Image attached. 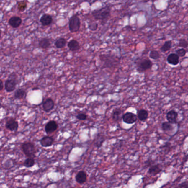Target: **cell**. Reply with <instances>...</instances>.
<instances>
[{"label":"cell","instance_id":"cell-1","mask_svg":"<svg viewBox=\"0 0 188 188\" xmlns=\"http://www.w3.org/2000/svg\"><path fill=\"white\" fill-rule=\"evenodd\" d=\"M92 16L96 20H99L103 22L108 21L111 14V9L109 6L106 5L104 7L96 10H93L91 12Z\"/></svg>","mask_w":188,"mask_h":188},{"label":"cell","instance_id":"cell-2","mask_svg":"<svg viewBox=\"0 0 188 188\" xmlns=\"http://www.w3.org/2000/svg\"><path fill=\"white\" fill-rule=\"evenodd\" d=\"M135 63L136 70L140 73L150 70L153 66L152 62L147 58H138L135 61Z\"/></svg>","mask_w":188,"mask_h":188},{"label":"cell","instance_id":"cell-3","mask_svg":"<svg viewBox=\"0 0 188 188\" xmlns=\"http://www.w3.org/2000/svg\"><path fill=\"white\" fill-rule=\"evenodd\" d=\"M21 149L27 158H34L37 153V148L33 143L25 142L21 146Z\"/></svg>","mask_w":188,"mask_h":188},{"label":"cell","instance_id":"cell-4","mask_svg":"<svg viewBox=\"0 0 188 188\" xmlns=\"http://www.w3.org/2000/svg\"><path fill=\"white\" fill-rule=\"evenodd\" d=\"M101 61L104 63L103 66L104 68L113 67V66L117 65L119 63V59L114 55L109 54L103 55L100 56Z\"/></svg>","mask_w":188,"mask_h":188},{"label":"cell","instance_id":"cell-5","mask_svg":"<svg viewBox=\"0 0 188 188\" xmlns=\"http://www.w3.org/2000/svg\"><path fill=\"white\" fill-rule=\"evenodd\" d=\"M69 30L71 33H76L79 32L81 27V20L77 14L72 16L68 22Z\"/></svg>","mask_w":188,"mask_h":188},{"label":"cell","instance_id":"cell-6","mask_svg":"<svg viewBox=\"0 0 188 188\" xmlns=\"http://www.w3.org/2000/svg\"><path fill=\"white\" fill-rule=\"evenodd\" d=\"M17 84V76L12 74L5 82V89L7 92H12L15 89Z\"/></svg>","mask_w":188,"mask_h":188},{"label":"cell","instance_id":"cell-7","mask_svg":"<svg viewBox=\"0 0 188 188\" xmlns=\"http://www.w3.org/2000/svg\"><path fill=\"white\" fill-rule=\"evenodd\" d=\"M122 121L127 124H133L138 120L137 115L131 112H126L122 116Z\"/></svg>","mask_w":188,"mask_h":188},{"label":"cell","instance_id":"cell-8","mask_svg":"<svg viewBox=\"0 0 188 188\" xmlns=\"http://www.w3.org/2000/svg\"><path fill=\"white\" fill-rule=\"evenodd\" d=\"M178 117V113L174 110L169 111L166 114V119L168 122L171 124H176L177 123V119Z\"/></svg>","mask_w":188,"mask_h":188},{"label":"cell","instance_id":"cell-9","mask_svg":"<svg viewBox=\"0 0 188 188\" xmlns=\"http://www.w3.org/2000/svg\"><path fill=\"white\" fill-rule=\"evenodd\" d=\"M58 128V123L54 120L49 121L45 126V131L47 134L54 133Z\"/></svg>","mask_w":188,"mask_h":188},{"label":"cell","instance_id":"cell-10","mask_svg":"<svg viewBox=\"0 0 188 188\" xmlns=\"http://www.w3.org/2000/svg\"><path fill=\"white\" fill-rule=\"evenodd\" d=\"M55 107L54 101L51 98H47L44 100L42 104L43 110L46 112L49 113L54 109Z\"/></svg>","mask_w":188,"mask_h":188},{"label":"cell","instance_id":"cell-11","mask_svg":"<svg viewBox=\"0 0 188 188\" xmlns=\"http://www.w3.org/2000/svg\"><path fill=\"white\" fill-rule=\"evenodd\" d=\"M6 127L11 131H16L18 129V122L14 119L11 118L6 122Z\"/></svg>","mask_w":188,"mask_h":188},{"label":"cell","instance_id":"cell-12","mask_svg":"<svg viewBox=\"0 0 188 188\" xmlns=\"http://www.w3.org/2000/svg\"><path fill=\"white\" fill-rule=\"evenodd\" d=\"M54 142V139L52 137L49 136H44L42 139H40V143L42 146L44 147H48L51 146Z\"/></svg>","mask_w":188,"mask_h":188},{"label":"cell","instance_id":"cell-13","mask_svg":"<svg viewBox=\"0 0 188 188\" xmlns=\"http://www.w3.org/2000/svg\"><path fill=\"white\" fill-rule=\"evenodd\" d=\"M87 173L84 171H79L75 176L76 182L79 184H83L87 181Z\"/></svg>","mask_w":188,"mask_h":188},{"label":"cell","instance_id":"cell-14","mask_svg":"<svg viewBox=\"0 0 188 188\" xmlns=\"http://www.w3.org/2000/svg\"><path fill=\"white\" fill-rule=\"evenodd\" d=\"M22 20L21 18L18 16H13L9 19V24L14 28H18L21 25Z\"/></svg>","mask_w":188,"mask_h":188},{"label":"cell","instance_id":"cell-15","mask_svg":"<svg viewBox=\"0 0 188 188\" xmlns=\"http://www.w3.org/2000/svg\"><path fill=\"white\" fill-rule=\"evenodd\" d=\"M167 61L169 64L176 66L179 63V57L175 53H171L168 55Z\"/></svg>","mask_w":188,"mask_h":188},{"label":"cell","instance_id":"cell-16","mask_svg":"<svg viewBox=\"0 0 188 188\" xmlns=\"http://www.w3.org/2000/svg\"><path fill=\"white\" fill-rule=\"evenodd\" d=\"M162 171V168L159 164H153L149 168L148 173L152 176H155L159 174Z\"/></svg>","mask_w":188,"mask_h":188},{"label":"cell","instance_id":"cell-17","mask_svg":"<svg viewBox=\"0 0 188 188\" xmlns=\"http://www.w3.org/2000/svg\"><path fill=\"white\" fill-rule=\"evenodd\" d=\"M53 22V18L48 14H44L40 19V22L43 26L50 25Z\"/></svg>","mask_w":188,"mask_h":188},{"label":"cell","instance_id":"cell-18","mask_svg":"<svg viewBox=\"0 0 188 188\" xmlns=\"http://www.w3.org/2000/svg\"><path fill=\"white\" fill-rule=\"evenodd\" d=\"M67 47L71 51H76L80 49L79 42L75 39H72L67 44Z\"/></svg>","mask_w":188,"mask_h":188},{"label":"cell","instance_id":"cell-19","mask_svg":"<svg viewBox=\"0 0 188 188\" xmlns=\"http://www.w3.org/2000/svg\"><path fill=\"white\" fill-rule=\"evenodd\" d=\"M137 117L141 121H145L148 117V113L145 109H140L138 111Z\"/></svg>","mask_w":188,"mask_h":188},{"label":"cell","instance_id":"cell-20","mask_svg":"<svg viewBox=\"0 0 188 188\" xmlns=\"http://www.w3.org/2000/svg\"><path fill=\"white\" fill-rule=\"evenodd\" d=\"M122 111L120 109H115L113 110L112 114V117L113 121L117 122L119 121L122 119Z\"/></svg>","mask_w":188,"mask_h":188},{"label":"cell","instance_id":"cell-21","mask_svg":"<svg viewBox=\"0 0 188 188\" xmlns=\"http://www.w3.org/2000/svg\"><path fill=\"white\" fill-rule=\"evenodd\" d=\"M161 127H162V129L163 131L165 133H167L172 132L174 129L173 125L168 122V121L163 122L161 125Z\"/></svg>","mask_w":188,"mask_h":188},{"label":"cell","instance_id":"cell-22","mask_svg":"<svg viewBox=\"0 0 188 188\" xmlns=\"http://www.w3.org/2000/svg\"><path fill=\"white\" fill-rule=\"evenodd\" d=\"M50 45L51 42L48 38H42L39 42V46L42 49H48Z\"/></svg>","mask_w":188,"mask_h":188},{"label":"cell","instance_id":"cell-23","mask_svg":"<svg viewBox=\"0 0 188 188\" xmlns=\"http://www.w3.org/2000/svg\"><path fill=\"white\" fill-rule=\"evenodd\" d=\"M26 96V92L23 88H19L14 92V97L16 99H21L24 98Z\"/></svg>","mask_w":188,"mask_h":188},{"label":"cell","instance_id":"cell-24","mask_svg":"<svg viewBox=\"0 0 188 188\" xmlns=\"http://www.w3.org/2000/svg\"><path fill=\"white\" fill-rule=\"evenodd\" d=\"M67 41L63 38H60L58 39L55 42V45L58 49H61L66 45Z\"/></svg>","mask_w":188,"mask_h":188},{"label":"cell","instance_id":"cell-25","mask_svg":"<svg viewBox=\"0 0 188 188\" xmlns=\"http://www.w3.org/2000/svg\"><path fill=\"white\" fill-rule=\"evenodd\" d=\"M171 46H172V42H171V40L166 41L164 43L163 45L161 47L160 50L162 53H166V52L171 50Z\"/></svg>","mask_w":188,"mask_h":188},{"label":"cell","instance_id":"cell-26","mask_svg":"<svg viewBox=\"0 0 188 188\" xmlns=\"http://www.w3.org/2000/svg\"><path fill=\"white\" fill-rule=\"evenodd\" d=\"M34 164H35V160L33 158H27L23 163L24 166L27 168L32 167Z\"/></svg>","mask_w":188,"mask_h":188},{"label":"cell","instance_id":"cell-27","mask_svg":"<svg viewBox=\"0 0 188 188\" xmlns=\"http://www.w3.org/2000/svg\"><path fill=\"white\" fill-rule=\"evenodd\" d=\"M161 55L159 54L158 51L156 50H152L151 51L149 55V57L151 59L153 60H158L160 58Z\"/></svg>","mask_w":188,"mask_h":188},{"label":"cell","instance_id":"cell-28","mask_svg":"<svg viewBox=\"0 0 188 188\" xmlns=\"http://www.w3.org/2000/svg\"><path fill=\"white\" fill-rule=\"evenodd\" d=\"M187 50L183 48L178 49L176 51V54L179 57H184L187 54Z\"/></svg>","mask_w":188,"mask_h":188},{"label":"cell","instance_id":"cell-29","mask_svg":"<svg viewBox=\"0 0 188 188\" xmlns=\"http://www.w3.org/2000/svg\"><path fill=\"white\" fill-rule=\"evenodd\" d=\"M188 42L184 39H180L179 41V44H178V46L181 47L182 48H187L188 47Z\"/></svg>","mask_w":188,"mask_h":188},{"label":"cell","instance_id":"cell-30","mask_svg":"<svg viewBox=\"0 0 188 188\" xmlns=\"http://www.w3.org/2000/svg\"><path fill=\"white\" fill-rule=\"evenodd\" d=\"M76 117L79 120H86L87 119V116L84 113H79L76 115Z\"/></svg>","mask_w":188,"mask_h":188},{"label":"cell","instance_id":"cell-31","mask_svg":"<svg viewBox=\"0 0 188 188\" xmlns=\"http://www.w3.org/2000/svg\"><path fill=\"white\" fill-rule=\"evenodd\" d=\"M98 25L96 22H94V23H92L91 24H89L88 28L91 31H96L98 28Z\"/></svg>","mask_w":188,"mask_h":188},{"label":"cell","instance_id":"cell-32","mask_svg":"<svg viewBox=\"0 0 188 188\" xmlns=\"http://www.w3.org/2000/svg\"><path fill=\"white\" fill-rule=\"evenodd\" d=\"M26 7H27V4L24 2H21L20 3H19L18 6V9L19 11H23L26 9Z\"/></svg>","mask_w":188,"mask_h":188},{"label":"cell","instance_id":"cell-33","mask_svg":"<svg viewBox=\"0 0 188 188\" xmlns=\"http://www.w3.org/2000/svg\"><path fill=\"white\" fill-rule=\"evenodd\" d=\"M99 139L100 140H98V141H96V143H95L96 146L97 147H100L102 146L103 143L104 141L105 140L104 138H102V137H100Z\"/></svg>","mask_w":188,"mask_h":188},{"label":"cell","instance_id":"cell-34","mask_svg":"<svg viewBox=\"0 0 188 188\" xmlns=\"http://www.w3.org/2000/svg\"><path fill=\"white\" fill-rule=\"evenodd\" d=\"M178 188H188V183L187 181L184 182L178 185Z\"/></svg>","mask_w":188,"mask_h":188},{"label":"cell","instance_id":"cell-35","mask_svg":"<svg viewBox=\"0 0 188 188\" xmlns=\"http://www.w3.org/2000/svg\"><path fill=\"white\" fill-rule=\"evenodd\" d=\"M4 87V84L2 82V81L1 79H0V91H2Z\"/></svg>","mask_w":188,"mask_h":188},{"label":"cell","instance_id":"cell-36","mask_svg":"<svg viewBox=\"0 0 188 188\" xmlns=\"http://www.w3.org/2000/svg\"><path fill=\"white\" fill-rule=\"evenodd\" d=\"M1 31L0 30V38H1Z\"/></svg>","mask_w":188,"mask_h":188}]
</instances>
